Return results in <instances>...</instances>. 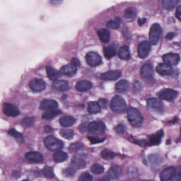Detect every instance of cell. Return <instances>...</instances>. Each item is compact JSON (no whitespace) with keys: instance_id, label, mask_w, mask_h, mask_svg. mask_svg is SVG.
<instances>
[{"instance_id":"cell-52","label":"cell","mask_w":181,"mask_h":181,"mask_svg":"<svg viewBox=\"0 0 181 181\" xmlns=\"http://www.w3.org/2000/svg\"><path fill=\"white\" fill-rule=\"evenodd\" d=\"M71 64L76 67H79V65H80V62L78 58H73L72 59Z\"/></svg>"},{"instance_id":"cell-24","label":"cell","mask_w":181,"mask_h":181,"mask_svg":"<svg viewBox=\"0 0 181 181\" xmlns=\"http://www.w3.org/2000/svg\"><path fill=\"white\" fill-rule=\"evenodd\" d=\"M46 70L47 76L51 80L54 81L58 80L61 77L60 72H58V70L54 69V68L51 67L47 66L46 67Z\"/></svg>"},{"instance_id":"cell-57","label":"cell","mask_w":181,"mask_h":181,"mask_svg":"<svg viewBox=\"0 0 181 181\" xmlns=\"http://www.w3.org/2000/svg\"><path fill=\"white\" fill-rule=\"evenodd\" d=\"M146 22V19L145 18H139L138 20V25H140V26L142 25H144Z\"/></svg>"},{"instance_id":"cell-21","label":"cell","mask_w":181,"mask_h":181,"mask_svg":"<svg viewBox=\"0 0 181 181\" xmlns=\"http://www.w3.org/2000/svg\"><path fill=\"white\" fill-rule=\"evenodd\" d=\"M76 71L77 69L76 67L72 65L71 64H69L63 66L61 68L60 72L61 74H64L67 76H71L76 73Z\"/></svg>"},{"instance_id":"cell-47","label":"cell","mask_w":181,"mask_h":181,"mask_svg":"<svg viewBox=\"0 0 181 181\" xmlns=\"http://www.w3.org/2000/svg\"><path fill=\"white\" fill-rule=\"evenodd\" d=\"M34 123V119L31 117H27L23 120V124L25 126H31Z\"/></svg>"},{"instance_id":"cell-9","label":"cell","mask_w":181,"mask_h":181,"mask_svg":"<svg viewBox=\"0 0 181 181\" xmlns=\"http://www.w3.org/2000/svg\"><path fill=\"white\" fill-rule=\"evenodd\" d=\"M159 177L161 181H173L175 177V170L173 167L166 168L161 171Z\"/></svg>"},{"instance_id":"cell-51","label":"cell","mask_w":181,"mask_h":181,"mask_svg":"<svg viewBox=\"0 0 181 181\" xmlns=\"http://www.w3.org/2000/svg\"><path fill=\"white\" fill-rule=\"evenodd\" d=\"M181 166H179V167L177 168L176 171L175 170V176H176V179L178 181H181Z\"/></svg>"},{"instance_id":"cell-15","label":"cell","mask_w":181,"mask_h":181,"mask_svg":"<svg viewBox=\"0 0 181 181\" xmlns=\"http://www.w3.org/2000/svg\"><path fill=\"white\" fill-rule=\"evenodd\" d=\"M121 76V72L118 70H111L101 74L100 78L104 80H115Z\"/></svg>"},{"instance_id":"cell-49","label":"cell","mask_w":181,"mask_h":181,"mask_svg":"<svg viewBox=\"0 0 181 181\" xmlns=\"http://www.w3.org/2000/svg\"><path fill=\"white\" fill-rule=\"evenodd\" d=\"M79 131L81 133H85L87 131L88 129V124L87 123H83L79 125L78 127Z\"/></svg>"},{"instance_id":"cell-60","label":"cell","mask_w":181,"mask_h":181,"mask_svg":"<svg viewBox=\"0 0 181 181\" xmlns=\"http://www.w3.org/2000/svg\"><path fill=\"white\" fill-rule=\"evenodd\" d=\"M129 174L130 176L132 174H133L132 177H134L136 176V175H137V172H136V171L135 169H130V170L129 172Z\"/></svg>"},{"instance_id":"cell-2","label":"cell","mask_w":181,"mask_h":181,"mask_svg":"<svg viewBox=\"0 0 181 181\" xmlns=\"http://www.w3.org/2000/svg\"><path fill=\"white\" fill-rule=\"evenodd\" d=\"M111 110L116 113L124 112L126 108V103L121 96L116 95L112 98L110 104Z\"/></svg>"},{"instance_id":"cell-23","label":"cell","mask_w":181,"mask_h":181,"mask_svg":"<svg viewBox=\"0 0 181 181\" xmlns=\"http://www.w3.org/2000/svg\"><path fill=\"white\" fill-rule=\"evenodd\" d=\"M92 83L87 80H81L76 83V89L80 92H87L92 88Z\"/></svg>"},{"instance_id":"cell-20","label":"cell","mask_w":181,"mask_h":181,"mask_svg":"<svg viewBox=\"0 0 181 181\" xmlns=\"http://www.w3.org/2000/svg\"><path fill=\"white\" fill-rule=\"evenodd\" d=\"M71 165L74 169L82 170L86 167L87 164L84 159L74 156L72 159Z\"/></svg>"},{"instance_id":"cell-10","label":"cell","mask_w":181,"mask_h":181,"mask_svg":"<svg viewBox=\"0 0 181 181\" xmlns=\"http://www.w3.org/2000/svg\"><path fill=\"white\" fill-rule=\"evenodd\" d=\"M86 62L91 67H96L101 63L102 58L95 52H89L86 56Z\"/></svg>"},{"instance_id":"cell-12","label":"cell","mask_w":181,"mask_h":181,"mask_svg":"<svg viewBox=\"0 0 181 181\" xmlns=\"http://www.w3.org/2000/svg\"><path fill=\"white\" fill-rule=\"evenodd\" d=\"M164 136V132L163 130H159L157 131L154 134L150 135L148 137V145L150 146L158 145L161 143V140Z\"/></svg>"},{"instance_id":"cell-62","label":"cell","mask_w":181,"mask_h":181,"mask_svg":"<svg viewBox=\"0 0 181 181\" xmlns=\"http://www.w3.org/2000/svg\"><path fill=\"white\" fill-rule=\"evenodd\" d=\"M152 181V180H145V181Z\"/></svg>"},{"instance_id":"cell-36","label":"cell","mask_w":181,"mask_h":181,"mask_svg":"<svg viewBox=\"0 0 181 181\" xmlns=\"http://www.w3.org/2000/svg\"><path fill=\"white\" fill-rule=\"evenodd\" d=\"M121 24V20L119 17H116L113 20L108 21L106 23L107 27L111 29H117L119 28Z\"/></svg>"},{"instance_id":"cell-37","label":"cell","mask_w":181,"mask_h":181,"mask_svg":"<svg viewBox=\"0 0 181 181\" xmlns=\"http://www.w3.org/2000/svg\"><path fill=\"white\" fill-rule=\"evenodd\" d=\"M179 2V1L176 0H164L163 1V6L166 10H172Z\"/></svg>"},{"instance_id":"cell-6","label":"cell","mask_w":181,"mask_h":181,"mask_svg":"<svg viewBox=\"0 0 181 181\" xmlns=\"http://www.w3.org/2000/svg\"><path fill=\"white\" fill-rule=\"evenodd\" d=\"M44 142L46 147L49 150H58L61 149L63 145L62 141L53 136L46 137Z\"/></svg>"},{"instance_id":"cell-46","label":"cell","mask_w":181,"mask_h":181,"mask_svg":"<svg viewBox=\"0 0 181 181\" xmlns=\"http://www.w3.org/2000/svg\"><path fill=\"white\" fill-rule=\"evenodd\" d=\"M79 181H92V176L88 173H83L79 177Z\"/></svg>"},{"instance_id":"cell-7","label":"cell","mask_w":181,"mask_h":181,"mask_svg":"<svg viewBox=\"0 0 181 181\" xmlns=\"http://www.w3.org/2000/svg\"><path fill=\"white\" fill-rule=\"evenodd\" d=\"M178 92L170 88L161 90L158 94L159 98L167 101H174L176 98Z\"/></svg>"},{"instance_id":"cell-1","label":"cell","mask_w":181,"mask_h":181,"mask_svg":"<svg viewBox=\"0 0 181 181\" xmlns=\"http://www.w3.org/2000/svg\"><path fill=\"white\" fill-rule=\"evenodd\" d=\"M127 119L129 123L134 127L140 126L143 123V117L141 113L136 108L130 106L127 109Z\"/></svg>"},{"instance_id":"cell-4","label":"cell","mask_w":181,"mask_h":181,"mask_svg":"<svg viewBox=\"0 0 181 181\" xmlns=\"http://www.w3.org/2000/svg\"><path fill=\"white\" fill-rule=\"evenodd\" d=\"M162 34V28L158 23H154L150 28L149 32V39L153 45L158 43Z\"/></svg>"},{"instance_id":"cell-41","label":"cell","mask_w":181,"mask_h":181,"mask_svg":"<svg viewBox=\"0 0 181 181\" xmlns=\"http://www.w3.org/2000/svg\"><path fill=\"white\" fill-rule=\"evenodd\" d=\"M8 133L10 136L14 137L19 141H22L23 140V134L20 133V132H18L15 129H11L9 130Z\"/></svg>"},{"instance_id":"cell-26","label":"cell","mask_w":181,"mask_h":181,"mask_svg":"<svg viewBox=\"0 0 181 181\" xmlns=\"http://www.w3.org/2000/svg\"><path fill=\"white\" fill-rule=\"evenodd\" d=\"M76 120L73 117L71 116H64L61 117L59 120L61 125L63 127H70L73 125Z\"/></svg>"},{"instance_id":"cell-44","label":"cell","mask_w":181,"mask_h":181,"mask_svg":"<svg viewBox=\"0 0 181 181\" xmlns=\"http://www.w3.org/2000/svg\"><path fill=\"white\" fill-rule=\"evenodd\" d=\"M63 174L67 177H72L76 174V171L73 168H67L63 171Z\"/></svg>"},{"instance_id":"cell-58","label":"cell","mask_w":181,"mask_h":181,"mask_svg":"<svg viewBox=\"0 0 181 181\" xmlns=\"http://www.w3.org/2000/svg\"><path fill=\"white\" fill-rule=\"evenodd\" d=\"M174 34L173 33H169L166 35V39L167 40H171L174 37Z\"/></svg>"},{"instance_id":"cell-31","label":"cell","mask_w":181,"mask_h":181,"mask_svg":"<svg viewBox=\"0 0 181 181\" xmlns=\"http://www.w3.org/2000/svg\"><path fill=\"white\" fill-rule=\"evenodd\" d=\"M88 111L92 114H96L101 112V106L98 102L96 101H90L88 104Z\"/></svg>"},{"instance_id":"cell-39","label":"cell","mask_w":181,"mask_h":181,"mask_svg":"<svg viewBox=\"0 0 181 181\" xmlns=\"http://www.w3.org/2000/svg\"><path fill=\"white\" fill-rule=\"evenodd\" d=\"M101 156L103 158L106 160H111L114 158L117 154L115 152L112 151V150L109 149H104L101 152Z\"/></svg>"},{"instance_id":"cell-13","label":"cell","mask_w":181,"mask_h":181,"mask_svg":"<svg viewBox=\"0 0 181 181\" xmlns=\"http://www.w3.org/2000/svg\"><path fill=\"white\" fill-rule=\"evenodd\" d=\"M164 62L167 65H177L180 60V56L179 54L174 53H170L164 55L163 56Z\"/></svg>"},{"instance_id":"cell-42","label":"cell","mask_w":181,"mask_h":181,"mask_svg":"<svg viewBox=\"0 0 181 181\" xmlns=\"http://www.w3.org/2000/svg\"><path fill=\"white\" fill-rule=\"evenodd\" d=\"M43 174L47 178H52L54 176L53 169L50 167L46 166L42 170Z\"/></svg>"},{"instance_id":"cell-16","label":"cell","mask_w":181,"mask_h":181,"mask_svg":"<svg viewBox=\"0 0 181 181\" xmlns=\"http://www.w3.org/2000/svg\"><path fill=\"white\" fill-rule=\"evenodd\" d=\"M58 107V103L53 99H45L40 104V108L42 110H56Z\"/></svg>"},{"instance_id":"cell-27","label":"cell","mask_w":181,"mask_h":181,"mask_svg":"<svg viewBox=\"0 0 181 181\" xmlns=\"http://www.w3.org/2000/svg\"><path fill=\"white\" fill-rule=\"evenodd\" d=\"M25 156L27 160L34 163H38L43 160L42 155L38 152H27Z\"/></svg>"},{"instance_id":"cell-38","label":"cell","mask_w":181,"mask_h":181,"mask_svg":"<svg viewBox=\"0 0 181 181\" xmlns=\"http://www.w3.org/2000/svg\"><path fill=\"white\" fill-rule=\"evenodd\" d=\"M60 134L63 138L67 140H71L73 138L74 132L70 129H62L60 131Z\"/></svg>"},{"instance_id":"cell-61","label":"cell","mask_w":181,"mask_h":181,"mask_svg":"<svg viewBox=\"0 0 181 181\" xmlns=\"http://www.w3.org/2000/svg\"><path fill=\"white\" fill-rule=\"evenodd\" d=\"M170 143H171V141H170V140H168L167 141V142H166V144H167V145H170Z\"/></svg>"},{"instance_id":"cell-17","label":"cell","mask_w":181,"mask_h":181,"mask_svg":"<svg viewBox=\"0 0 181 181\" xmlns=\"http://www.w3.org/2000/svg\"><path fill=\"white\" fill-rule=\"evenodd\" d=\"M51 87L58 92H65L69 89V84L67 81L56 80L53 83Z\"/></svg>"},{"instance_id":"cell-55","label":"cell","mask_w":181,"mask_h":181,"mask_svg":"<svg viewBox=\"0 0 181 181\" xmlns=\"http://www.w3.org/2000/svg\"><path fill=\"white\" fill-rule=\"evenodd\" d=\"M110 178L108 175H106L105 176H103L101 177H99L97 179L96 181H110Z\"/></svg>"},{"instance_id":"cell-28","label":"cell","mask_w":181,"mask_h":181,"mask_svg":"<svg viewBox=\"0 0 181 181\" xmlns=\"http://www.w3.org/2000/svg\"><path fill=\"white\" fill-rule=\"evenodd\" d=\"M136 10L133 7H130L126 9L124 12L125 19L129 21H132L136 18Z\"/></svg>"},{"instance_id":"cell-50","label":"cell","mask_w":181,"mask_h":181,"mask_svg":"<svg viewBox=\"0 0 181 181\" xmlns=\"http://www.w3.org/2000/svg\"><path fill=\"white\" fill-rule=\"evenodd\" d=\"M98 103L101 107L103 108H106L108 106V101L104 98H101L99 99Z\"/></svg>"},{"instance_id":"cell-32","label":"cell","mask_w":181,"mask_h":181,"mask_svg":"<svg viewBox=\"0 0 181 181\" xmlns=\"http://www.w3.org/2000/svg\"><path fill=\"white\" fill-rule=\"evenodd\" d=\"M61 113V111L60 110H48V111H46L44 113H43L42 118L46 120H49L54 118L55 116H58Z\"/></svg>"},{"instance_id":"cell-14","label":"cell","mask_w":181,"mask_h":181,"mask_svg":"<svg viewBox=\"0 0 181 181\" xmlns=\"http://www.w3.org/2000/svg\"><path fill=\"white\" fill-rule=\"evenodd\" d=\"M150 44L148 41H143L139 44L138 46V55L141 58H145L147 57L150 53Z\"/></svg>"},{"instance_id":"cell-29","label":"cell","mask_w":181,"mask_h":181,"mask_svg":"<svg viewBox=\"0 0 181 181\" xmlns=\"http://www.w3.org/2000/svg\"><path fill=\"white\" fill-rule=\"evenodd\" d=\"M119 56L120 58L125 60H128L130 58V51L129 47L126 45H124L121 47L119 51Z\"/></svg>"},{"instance_id":"cell-59","label":"cell","mask_w":181,"mask_h":181,"mask_svg":"<svg viewBox=\"0 0 181 181\" xmlns=\"http://www.w3.org/2000/svg\"><path fill=\"white\" fill-rule=\"evenodd\" d=\"M44 130L46 133H50L52 131V128L49 125H46L44 127Z\"/></svg>"},{"instance_id":"cell-25","label":"cell","mask_w":181,"mask_h":181,"mask_svg":"<svg viewBox=\"0 0 181 181\" xmlns=\"http://www.w3.org/2000/svg\"><path fill=\"white\" fill-rule=\"evenodd\" d=\"M122 174L121 168L116 165L112 166L108 170V176L110 179H119Z\"/></svg>"},{"instance_id":"cell-63","label":"cell","mask_w":181,"mask_h":181,"mask_svg":"<svg viewBox=\"0 0 181 181\" xmlns=\"http://www.w3.org/2000/svg\"><path fill=\"white\" fill-rule=\"evenodd\" d=\"M23 181H28V180H23Z\"/></svg>"},{"instance_id":"cell-45","label":"cell","mask_w":181,"mask_h":181,"mask_svg":"<svg viewBox=\"0 0 181 181\" xmlns=\"http://www.w3.org/2000/svg\"><path fill=\"white\" fill-rule=\"evenodd\" d=\"M88 139L90 141L92 144H97V143H102L105 141V138H101L97 136H90L87 137Z\"/></svg>"},{"instance_id":"cell-48","label":"cell","mask_w":181,"mask_h":181,"mask_svg":"<svg viewBox=\"0 0 181 181\" xmlns=\"http://www.w3.org/2000/svg\"><path fill=\"white\" fill-rule=\"evenodd\" d=\"M115 131L118 134H123L125 131V127L123 124H120L115 126Z\"/></svg>"},{"instance_id":"cell-19","label":"cell","mask_w":181,"mask_h":181,"mask_svg":"<svg viewBox=\"0 0 181 181\" xmlns=\"http://www.w3.org/2000/svg\"><path fill=\"white\" fill-rule=\"evenodd\" d=\"M156 71L161 76H168L172 73V69L170 65L165 63H159L157 66Z\"/></svg>"},{"instance_id":"cell-33","label":"cell","mask_w":181,"mask_h":181,"mask_svg":"<svg viewBox=\"0 0 181 181\" xmlns=\"http://www.w3.org/2000/svg\"><path fill=\"white\" fill-rule=\"evenodd\" d=\"M129 86V83L128 81L126 80H121L119 81L118 83H116L115 86L116 92H123L127 90Z\"/></svg>"},{"instance_id":"cell-11","label":"cell","mask_w":181,"mask_h":181,"mask_svg":"<svg viewBox=\"0 0 181 181\" xmlns=\"http://www.w3.org/2000/svg\"><path fill=\"white\" fill-rule=\"evenodd\" d=\"M2 110L4 114L11 117H16L20 113L18 108L10 103H4L3 104Z\"/></svg>"},{"instance_id":"cell-22","label":"cell","mask_w":181,"mask_h":181,"mask_svg":"<svg viewBox=\"0 0 181 181\" xmlns=\"http://www.w3.org/2000/svg\"><path fill=\"white\" fill-rule=\"evenodd\" d=\"M154 70L152 65L150 64H145L141 69V75L144 78H149L152 76Z\"/></svg>"},{"instance_id":"cell-8","label":"cell","mask_w":181,"mask_h":181,"mask_svg":"<svg viewBox=\"0 0 181 181\" xmlns=\"http://www.w3.org/2000/svg\"><path fill=\"white\" fill-rule=\"evenodd\" d=\"M29 87L33 92H41L46 88L45 81L42 79L35 78L31 80L29 83Z\"/></svg>"},{"instance_id":"cell-40","label":"cell","mask_w":181,"mask_h":181,"mask_svg":"<svg viewBox=\"0 0 181 181\" xmlns=\"http://www.w3.org/2000/svg\"><path fill=\"white\" fill-rule=\"evenodd\" d=\"M92 172L95 174H100L104 172V168L102 165L100 164H95L94 165L92 166L91 167Z\"/></svg>"},{"instance_id":"cell-56","label":"cell","mask_w":181,"mask_h":181,"mask_svg":"<svg viewBox=\"0 0 181 181\" xmlns=\"http://www.w3.org/2000/svg\"><path fill=\"white\" fill-rule=\"evenodd\" d=\"M12 176L13 177L14 179H19L21 176V173L17 170H15V171H14L12 173Z\"/></svg>"},{"instance_id":"cell-54","label":"cell","mask_w":181,"mask_h":181,"mask_svg":"<svg viewBox=\"0 0 181 181\" xmlns=\"http://www.w3.org/2000/svg\"><path fill=\"white\" fill-rule=\"evenodd\" d=\"M134 143H136L138 145H140V146H145V145H148V143L147 141L145 140H138V141H134Z\"/></svg>"},{"instance_id":"cell-35","label":"cell","mask_w":181,"mask_h":181,"mask_svg":"<svg viewBox=\"0 0 181 181\" xmlns=\"http://www.w3.org/2000/svg\"><path fill=\"white\" fill-rule=\"evenodd\" d=\"M104 55L108 59H110L115 56L116 54V49L113 45H110L104 48Z\"/></svg>"},{"instance_id":"cell-30","label":"cell","mask_w":181,"mask_h":181,"mask_svg":"<svg viewBox=\"0 0 181 181\" xmlns=\"http://www.w3.org/2000/svg\"><path fill=\"white\" fill-rule=\"evenodd\" d=\"M98 36L101 42L107 43L110 40V31L106 29H101L98 31Z\"/></svg>"},{"instance_id":"cell-3","label":"cell","mask_w":181,"mask_h":181,"mask_svg":"<svg viewBox=\"0 0 181 181\" xmlns=\"http://www.w3.org/2000/svg\"><path fill=\"white\" fill-rule=\"evenodd\" d=\"M88 130L93 135L102 136L106 132V126L101 121H94L88 124Z\"/></svg>"},{"instance_id":"cell-43","label":"cell","mask_w":181,"mask_h":181,"mask_svg":"<svg viewBox=\"0 0 181 181\" xmlns=\"http://www.w3.org/2000/svg\"><path fill=\"white\" fill-rule=\"evenodd\" d=\"M83 144L81 142H76V143H73L69 147V151L70 152H76L78 150H80L83 147Z\"/></svg>"},{"instance_id":"cell-5","label":"cell","mask_w":181,"mask_h":181,"mask_svg":"<svg viewBox=\"0 0 181 181\" xmlns=\"http://www.w3.org/2000/svg\"><path fill=\"white\" fill-rule=\"evenodd\" d=\"M147 108L151 112L161 113L164 110L163 103L159 99L151 98L147 100Z\"/></svg>"},{"instance_id":"cell-34","label":"cell","mask_w":181,"mask_h":181,"mask_svg":"<svg viewBox=\"0 0 181 181\" xmlns=\"http://www.w3.org/2000/svg\"><path fill=\"white\" fill-rule=\"evenodd\" d=\"M67 158H68V154L67 153L61 151L55 152L53 154V159L54 161L58 163L65 161Z\"/></svg>"},{"instance_id":"cell-18","label":"cell","mask_w":181,"mask_h":181,"mask_svg":"<svg viewBox=\"0 0 181 181\" xmlns=\"http://www.w3.org/2000/svg\"><path fill=\"white\" fill-rule=\"evenodd\" d=\"M148 158L153 168L158 167L164 162V158L159 154H150Z\"/></svg>"},{"instance_id":"cell-53","label":"cell","mask_w":181,"mask_h":181,"mask_svg":"<svg viewBox=\"0 0 181 181\" xmlns=\"http://www.w3.org/2000/svg\"><path fill=\"white\" fill-rule=\"evenodd\" d=\"M176 17L179 20H181V7L180 5L177 8Z\"/></svg>"}]
</instances>
